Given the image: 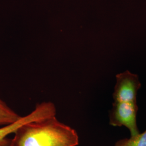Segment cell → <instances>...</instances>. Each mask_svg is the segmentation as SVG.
I'll return each mask as SVG.
<instances>
[{"mask_svg":"<svg viewBox=\"0 0 146 146\" xmlns=\"http://www.w3.org/2000/svg\"><path fill=\"white\" fill-rule=\"evenodd\" d=\"M137 111V103L114 101L110 111V125L125 126L129 131L131 136L139 134L140 131L136 121Z\"/></svg>","mask_w":146,"mask_h":146,"instance_id":"obj_2","label":"cell"},{"mask_svg":"<svg viewBox=\"0 0 146 146\" xmlns=\"http://www.w3.org/2000/svg\"><path fill=\"white\" fill-rule=\"evenodd\" d=\"M56 115V108L52 102H43L37 104L35 109L29 114L22 116L19 120L8 125L0 128V145L9 144V142L6 140V137L12 133H14L21 125L28 122L41 120L48 117Z\"/></svg>","mask_w":146,"mask_h":146,"instance_id":"obj_3","label":"cell"},{"mask_svg":"<svg viewBox=\"0 0 146 146\" xmlns=\"http://www.w3.org/2000/svg\"><path fill=\"white\" fill-rule=\"evenodd\" d=\"M19 115L14 110L5 103L0 98V125L4 126L14 123L21 118Z\"/></svg>","mask_w":146,"mask_h":146,"instance_id":"obj_5","label":"cell"},{"mask_svg":"<svg viewBox=\"0 0 146 146\" xmlns=\"http://www.w3.org/2000/svg\"><path fill=\"white\" fill-rule=\"evenodd\" d=\"M114 146H146V130L129 138L121 139L115 143Z\"/></svg>","mask_w":146,"mask_h":146,"instance_id":"obj_6","label":"cell"},{"mask_svg":"<svg viewBox=\"0 0 146 146\" xmlns=\"http://www.w3.org/2000/svg\"><path fill=\"white\" fill-rule=\"evenodd\" d=\"M8 146H77V131L58 120L56 115L21 125Z\"/></svg>","mask_w":146,"mask_h":146,"instance_id":"obj_1","label":"cell"},{"mask_svg":"<svg viewBox=\"0 0 146 146\" xmlns=\"http://www.w3.org/2000/svg\"><path fill=\"white\" fill-rule=\"evenodd\" d=\"M116 84L113 98L114 101L136 102V96L141 84L137 75L128 70L116 76Z\"/></svg>","mask_w":146,"mask_h":146,"instance_id":"obj_4","label":"cell"}]
</instances>
